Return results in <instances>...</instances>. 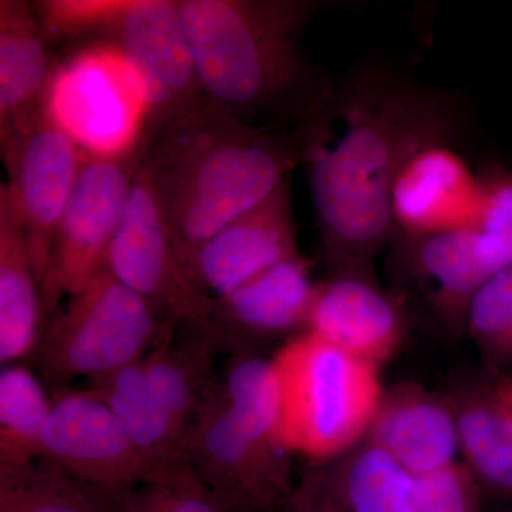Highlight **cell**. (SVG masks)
<instances>
[{
	"mask_svg": "<svg viewBox=\"0 0 512 512\" xmlns=\"http://www.w3.org/2000/svg\"><path fill=\"white\" fill-rule=\"evenodd\" d=\"M323 113L308 124L309 181L333 276H367L373 256L393 239L392 192L407 161L448 144L460 131L451 99L383 67L332 84Z\"/></svg>",
	"mask_w": 512,
	"mask_h": 512,
	"instance_id": "1",
	"label": "cell"
},
{
	"mask_svg": "<svg viewBox=\"0 0 512 512\" xmlns=\"http://www.w3.org/2000/svg\"><path fill=\"white\" fill-rule=\"evenodd\" d=\"M138 144L141 168L184 265L306 164L308 124L293 130L249 126L207 100L190 116L138 137Z\"/></svg>",
	"mask_w": 512,
	"mask_h": 512,
	"instance_id": "2",
	"label": "cell"
},
{
	"mask_svg": "<svg viewBox=\"0 0 512 512\" xmlns=\"http://www.w3.org/2000/svg\"><path fill=\"white\" fill-rule=\"evenodd\" d=\"M318 0H177L205 97L254 127L293 130L332 87L303 56L302 30Z\"/></svg>",
	"mask_w": 512,
	"mask_h": 512,
	"instance_id": "3",
	"label": "cell"
},
{
	"mask_svg": "<svg viewBox=\"0 0 512 512\" xmlns=\"http://www.w3.org/2000/svg\"><path fill=\"white\" fill-rule=\"evenodd\" d=\"M272 360L281 393L278 440L286 453L328 460L372 429L383 404L376 367L311 330Z\"/></svg>",
	"mask_w": 512,
	"mask_h": 512,
	"instance_id": "4",
	"label": "cell"
},
{
	"mask_svg": "<svg viewBox=\"0 0 512 512\" xmlns=\"http://www.w3.org/2000/svg\"><path fill=\"white\" fill-rule=\"evenodd\" d=\"M171 326L177 325L167 322L106 265L47 322L29 359L55 394L70 389L74 380L90 382L133 365Z\"/></svg>",
	"mask_w": 512,
	"mask_h": 512,
	"instance_id": "5",
	"label": "cell"
},
{
	"mask_svg": "<svg viewBox=\"0 0 512 512\" xmlns=\"http://www.w3.org/2000/svg\"><path fill=\"white\" fill-rule=\"evenodd\" d=\"M126 64L143 101L138 137H148L207 103L177 0H114L93 36Z\"/></svg>",
	"mask_w": 512,
	"mask_h": 512,
	"instance_id": "6",
	"label": "cell"
},
{
	"mask_svg": "<svg viewBox=\"0 0 512 512\" xmlns=\"http://www.w3.org/2000/svg\"><path fill=\"white\" fill-rule=\"evenodd\" d=\"M288 454L232 409L220 382L192 421L184 463L232 511L281 512L295 490Z\"/></svg>",
	"mask_w": 512,
	"mask_h": 512,
	"instance_id": "7",
	"label": "cell"
},
{
	"mask_svg": "<svg viewBox=\"0 0 512 512\" xmlns=\"http://www.w3.org/2000/svg\"><path fill=\"white\" fill-rule=\"evenodd\" d=\"M141 163L133 144L119 153L83 150L72 195L57 228L52 264L42 288L46 325L63 296H73L106 266L131 187Z\"/></svg>",
	"mask_w": 512,
	"mask_h": 512,
	"instance_id": "8",
	"label": "cell"
},
{
	"mask_svg": "<svg viewBox=\"0 0 512 512\" xmlns=\"http://www.w3.org/2000/svg\"><path fill=\"white\" fill-rule=\"evenodd\" d=\"M106 265L120 282L146 299L167 322L210 328L215 299L198 288L185 271L141 165L111 241Z\"/></svg>",
	"mask_w": 512,
	"mask_h": 512,
	"instance_id": "9",
	"label": "cell"
},
{
	"mask_svg": "<svg viewBox=\"0 0 512 512\" xmlns=\"http://www.w3.org/2000/svg\"><path fill=\"white\" fill-rule=\"evenodd\" d=\"M0 148L8 173L5 185L22 218L42 291L83 148L50 116L47 106L0 136Z\"/></svg>",
	"mask_w": 512,
	"mask_h": 512,
	"instance_id": "10",
	"label": "cell"
},
{
	"mask_svg": "<svg viewBox=\"0 0 512 512\" xmlns=\"http://www.w3.org/2000/svg\"><path fill=\"white\" fill-rule=\"evenodd\" d=\"M52 399L42 458L80 483L116 495L156 480L174 468L151 461L92 390L70 387L52 394Z\"/></svg>",
	"mask_w": 512,
	"mask_h": 512,
	"instance_id": "11",
	"label": "cell"
},
{
	"mask_svg": "<svg viewBox=\"0 0 512 512\" xmlns=\"http://www.w3.org/2000/svg\"><path fill=\"white\" fill-rule=\"evenodd\" d=\"M143 106L126 64L111 49L90 50L57 67L46 106L53 117L90 153L110 154L136 144Z\"/></svg>",
	"mask_w": 512,
	"mask_h": 512,
	"instance_id": "12",
	"label": "cell"
},
{
	"mask_svg": "<svg viewBox=\"0 0 512 512\" xmlns=\"http://www.w3.org/2000/svg\"><path fill=\"white\" fill-rule=\"evenodd\" d=\"M291 178L264 202L195 249L185 271L198 288L221 298L266 269L298 255Z\"/></svg>",
	"mask_w": 512,
	"mask_h": 512,
	"instance_id": "13",
	"label": "cell"
},
{
	"mask_svg": "<svg viewBox=\"0 0 512 512\" xmlns=\"http://www.w3.org/2000/svg\"><path fill=\"white\" fill-rule=\"evenodd\" d=\"M483 180L448 144L423 148L397 177L392 192L393 238L421 239L473 227Z\"/></svg>",
	"mask_w": 512,
	"mask_h": 512,
	"instance_id": "14",
	"label": "cell"
},
{
	"mask_svg": "<svg viewBox=\"0 0 512 512\" xmlns=\"http://www.w3.org/2000/svg\"><path fill=\"white\" fill-rule=\"evenodd\" d=\"M319 285L301 254L266 269L228 295L215 298L211 328L225 349L242 348L249 336H271L306 326Z\"/></svg>",
	"mask_w": 512,
	"mask_h": 512,
	"instance_id": "15",
	"label": "cell"
},
{
	"mask_svg": "<svg viewBox=\"0 0 512 512\" xmlns=\"http://www.w3.org/2000/svg\"><path fill=\"white\" fill-rule=\"evenodd\" d=\"M308 330L377 369L399 343L402 318L369 276L338 275L319 285Z\"/></svg>",
	"mask_w": 512,
	"mask_h": 512,
	"instance_id": "16",
	"label": "cell"
},
{
	"mask_svg": "<svg viewBox=\"0 0 512 512\" xmlns=\"http://www.w3.org/2000/svg\"><path fill=\"white\" fill-rule=\"evenodd\" d=\"M35 6L0 0V136L46 106L57 67Z\"/></svg>",
	"mask_w": 512,
	"mask_h": 512,
	"instance_id": "17",
	"label": "cell"
},
{
	"mask_svg": "<svg viewBox=\"0 0 512 512\" xmlns=\"http://www.w3.org/2000/svg\"><path fill=\"white\" fill-rule=\"evenodd\" d=\"M224 349L211 326H171L141 359L158 400L185 440L202 404L221 382L215 362Z\"/></svg>",
	"mask_w": 512,
	"mask_h": 512,
	"instance_id": "18",
	"label": "cell"
},
{
	"mask_svg": "<svg viewBox=\"0 0 512 512\" xmlns=\"http://www.w3.org/2000/svg\"><path fill=\"white\" fill-rule=\"evenodd\" d=\"M394 239V238H393ZM441 306L464 309L487 279L512 266V251L478 225L421 239L396 238Z\"/></svg>",
	"mask_w": 512,
	"mask_h": 512,
	"instance_id": "19",
	"label": "cell"
},
{
	"mask_svg": "<svg viewBox=\"0 0 512 512\" xmlns=\"http://www.w3.org/2000/svg\"><path fill=\"white\" fill-rule=\"evenodd\" d=\"M46 326L28 239L8 188L0 185V362L28 359Z\"/></svg>",
	"mask_w": 512,
	"mask_h": 512,
	"instance_id": "20",
	"label": "cell"
},
{
	"mask_svg": "<svg viewBox=\"0 0 512 512\" xmlns=\"http://www.w3.org/2000/svg\"><path fill=\"white\" fill-rule=\"evenodd\" d=\"M373 444L383 448L412 476L456 463L457 417L426 396H400L382 404L372 426Z\"/></svg>",
	"mask_w": 512,
	"mask_h": 512,
	"instance_id": "21",
	"label": "cell"
},
{
	"mask_svg": "<svg viewBox=\"0 0 512 512\" xmlns=\"http://www.w3.org/2000/svg\"><path fill=\"white\" fill-rule=\"evenodd\" d=\"M87 389L100 397L134 444L160 467L184 463L185 436L158 400L141 360L90 380Z\"/></svg>",
	"mask_w": 512,
	"mask_h": 512,
	"instance_id": "22",
	"label": "cell"
},
{
	"mask_svg": "<svg viewBox=\"0 0 512 512\" xmlns=\"http://www.w3.org/2000/svg\"><path fill=\"white\" fill-rule=\"evenodd\" d=\"M346 512H417L413 476L370 443L335 473H318Z\"/></svg>",
	"mask_w": 512,
	"mask_h": 512,
	"instance_id": "23",
	"label": "cell"
},
{
	"mask_svg": "<svg viewBox=\"0 0 512 512\" xmlns=\"http://www.w3.org/2000/svg\"><path fill=\"white\" fill-rule=\"evenodd\" d=\"M0 512H114V500L39 458L0 467Z\"/></svg>",
	"mask_w": 512,
	"mask_h": 512,
	"instance_id": "24",
	"label": "cell"
},
{
	"mask_svg": "<svg viewBox=\"0 0 512 512\" xmlns=\"http://www.w3.org/2000/svg\"><path fill=\"white\" fill-rule=\"evenodd\" d=\"M52 397L29 367L13 363L0 373V467H18L42 458L43 434Z\"/></svg>",
	"mask_w": 512,
	"mask_h": 512,
	"instance_id": "25",
	"label": "cell"
},
{
	"mask_svg": "<svg viewBox=\"0 0 512 512\" xmlns=\"http://www.w3.org/2000/svg\"><path fill=\"white\" fill-rule=\"evenodd\" d=\"M460 446L478 480L512 494V416L500 400H473L457 414Z\"/></svg>",
	"mask_w": 512,
	"mask_h": 512,
	"instance_id": "26",
	"label": "cell"
},
{
	"mask_svg": "<svg viewBox=\"0 0 512 512\" xmlns=\"http://www.w3.org/2000/svg\"><path fill=\"white\" fill-rule=\"evenodd\" d=\"M221 383L232 409L279 444L281 393L274 360L245 355L234 357Z\"/></svg>",
	"mask_w": 512,
	"mask_h": 512,
	"instance_id": "27",
	"label": "cell"
},
{
	"mask_svg": "<svg viewBox=\"0 0 512 512\" xmlns=\"http://www.w3.org/2000/svg\"><path fill=\"white\" fill-rule=\"evenodd\" d=\"M113 500L114 512H234L185 464Z\"/></svg>",
	"mask_w": 512,
	"mask_h": 512,
	"instance_id": "28",
	"label": "cell"
},
{
	"mask_svg": "<svg viewBox=\"0 0 512 512\" xmlns=\"http://www.w3.org/2000/svg\"><path fill=\"white\" fill-rule=\"evenodd\" d=\"M417 512H478L477 478L468 466H450L413 476Z\"/></svg>",
	"mask_w": 512,
	"mask_h": 512,
	"instance_id": "29",
	"label": "cell"
},
{
	"mask_svg": "<svg viewBox=\"0 0 512 512\" xmlns=\"http://www.w3.org/2000/svg\"><path fill=\"white\" fill-rule=\"evenodd\" d=\"M468 326L478 340L498 345L512 328V266L497 272L474 293Z\"/></svg>",
	"mask_w": 512,
	"mask_h": 512,
	"instance_id": "30",
	"label": "cell"
},
{
	"mask_svg": "<svg viewBox=\"0 0 512 512\" xmlns=\"http://www.w3.org/2000/svg\"><path fill=\"white\" fill-rule=\"evenodd\" d=\"M281 512H346L318 473L309 474L286 501Z\"/></svg>",
	"mask_w": 512,
	"mask_h": 512,
	"instance_id": "31",
	"label": "cell"
},
{
	"mask_svg": "<svg viewBox=\"0 0 512 512\" xmlns=\"http://www.w3.org/2000/svg\"><path fill=\"white\" fill-rule=\"evenodd\" d=\"M497 397L505 407V410L512 416V383L505 384V386L501 387Z\"/></svg>",
	"mask_w": 512,
	"mask_h": 512,
	"instance_id": "32",
	"label": "cell"
},
{
	"mask_svg": "<svg viewBox=\"0 0 512 512\" xmlns=\"http://www.w3.org/2000/svg\"><path fill=\"white\" fill-rule=\"evenodd\" d=\"M497 346H500V348L511 350L512 352V328L508 330L507 335H505L504 338L500 340V343H498Z\"/></svg>",
	"mask_w": 512,
	"mask_h": 512,
	"instance_id": "33",
	"label": "cell"
}]
</instances>
